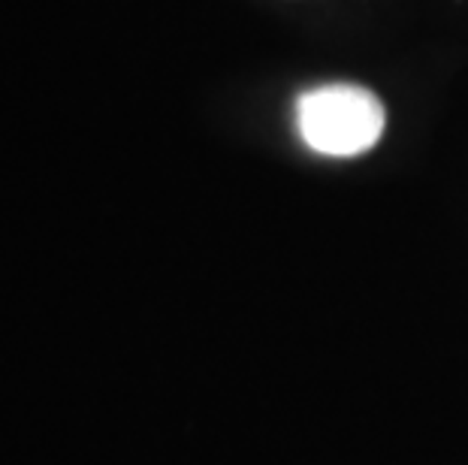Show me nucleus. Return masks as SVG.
Returning a JSON list of instances; mask_svg holds the SVG:
<instances>
[{
	"instance_id": "nucleus-1",
	"label": "nucleus",
	"mask_w": 468,
	"mask_h": 465,
	"mask_svg": "<svg viewBox=\"0 0 468 465\" xmlns=\"http://www.w3.org/2000/svg\"><path fill=\"white\" fill-rule=\"evenodd\" d=\"M387 112L363 85H321L296 100V127L308 148L333 157L368 152L384 133Z\"/></svg>"
}]
</instances>
